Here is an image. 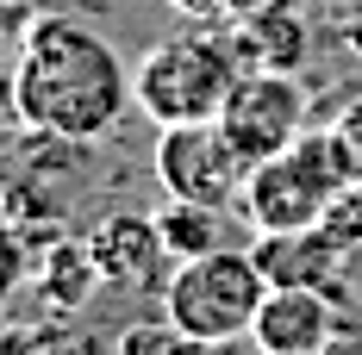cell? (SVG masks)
<instances>
[{
    "instance_id": "cell-13",
    "label": "cell",
    "mask_w": 362,
    "mask_h": 355,
    "mask_svg": "<svg viewBox=\"0 0 362 355\" xmlns=\"http://www.w3.org/2000/svg\"><path fill=\"white\" fill-rule=\"evenodd\" d=\"M200 349H206V343H194L169 312H163V318H138V324L119 330V355H200Z\"/></svg>"
},
{
    "instance_id": "cell-18",
    "label": "cell",
    "mask_w": 362,
    "mask_h": 355,
    "mask_svg": "<svg viewBox=\"0 0 362 355\" xmlns=\"http://www.w3.org/2000/svg\"><path fill=\"white\" fill-rule=\"evenodd\" d=\"M0 200H6V193H0Z\"/></svg>"
},
{
    "instance_id": "cell-12",
    "label": "cell",
    "mask_w": 362,
    "mask_h": 355,
    "mask_svg": "<svg viewBox=\"0 0 362 355\" xmlns=\"http://www.w3.org/2000/svg\"><path fill=\"white\" fill-rule=\"evenodd\" d=\"M94 255H88V237H57L50 255H44V299L57 312H75L88 293H94Z\"/></svg>"
},
{
    "instance_id": "cell-9",
    "label": "cell",
    "mask_w": 362,
    "mask_h": 355,
    "mask_svg": "<svg viewBox=\"0 0 362 355\" xmlns=\"http://www.w3.org/2000/svg\"><path fill=\"white\" fill-rule=\"evenodd\" d=\"M88 255H94L107 287H169L163 268L175 262L163 231H156V218H144V212H107L88 231Z\"/></svg>"
},
{
    "instance_id": "cell-14",
    "label": "cell",
    "mask_w": 362,
    "mask_h": 355,
    "mask_svg": "<svg viewBox=\"0 0 362 355\" xmlns=\"http://www.w3.org/2000/svg\"><path fill=\"white\" fill-rule=\"evenodd\" d=\"M319 231H325V237H337L344 249H362V181H344V187L331 193Z\"/></svg>"
},
{
    "instance_id": "cell-3",
    "label": "cell",
    "mask_w": 362,
    "mask_h": 355,
    "mask_svg": "<svg viewBox=\"0 0 362 355\" xmlns=\"http://www.w3.org/2000/svg\"><path fill=\"white\" fill-rule=\"evenodd\" d=\"M269 299V275L250 249H213V255H194L175 262V275L163 287V312L206 349H225L238 337H250L256 312Z\"/></svg>"
},
{
    "instance_id": "cell-4",
    "label": "cell",
    "mask_w": 362,
    "mask_h": 355,
    "mask_svg": "<svg viewBox=\"0 0 362 355\" xmlns=\"http://www.w3.org/2000/svg\"><path fill=\"white\" fill-rule=\"evenodd\" d=\"M344 181H350V169L337 156V138L331 131H300L281 156L256 162L244 175L238 206L250 218V231H313Z\"/></svg>"
},
{
    "instance_id": "cell-10",
    "label": "cell",
    "mask_w": 362,
    "mask_h": 355,
    "mask_svg": "<svg viewBox=\"0 0 362 355\" xmlns=\"http://www.w3.org/2000/svg\"><path fill=\"white\" fill-rule=\"evenodd\" d=\"M238 56H244V69H293L306 56V19L293 13L288 0H269V6L244 13Z\"/></svg>"
},
{
    "instance_id": "cell-1",
    "label": "cell",
    "mask_w": 362,
    "mask_h": 355,
    "mask_svg": "<svg viewBox=\"0 0 362 355\" xmlns=\"http://www.w3.org/2000/svg\"><path fill=\"white\" fill-rule=\"evenodd\" d=\"M13 75H19V100H25V131H50L69 143L107 138L138 107L132 69L119 63V50L63 13H37Z\"/></svg>"
},
{
    "instance_id": "cell-2",
    "label": "cell",
    "mask_w": 362,
    "mask_h": 355,
    "mask_svg": "<svg viewBox=\"0 0 362 355\" xmlns=\"http://www.w3.org/2000/svg\"><path fill=\"white\" fill-rule=\"evenodd\" d=\"M238 75H244L238 44L213 32H175L132 69V94L150 125H194V119H218Z\"/></svg>"
},
{
    "instance_id": "cell-8",
    "label": "cell",
    "mask_w": 362,
    "mask_h": 355,
    "mask_svg": "<svg viewBox=\"0 0 362 355\" xmlns=\"http://www.w3.org/2000/svg\"><path fill=\"white\" fill-rule=\"evenodd\" d=\"M331 337H337V299L319 287H269L250 324V343L262 355H325Z\"/></svg>"
},
{
    "instance_id": "cell-7",
    "label": "cell",
    "mask_w": 362,
    "mask_h": 355,
    "mask_svg": "<svg viewBox=\"0 0 362 355\" xmlns=\"http://www.w3.org/2000/svg\"><path fill=\"white\" fill-rule=\"evenodd\" d=\"M250 255L262 262L269 287H319L337 306L350 299V249L325 237L319 224L313 231H256Z\"/></svg>"
},
{
    "instance_id": "cell-6",
    "label": "cell",
    "mask_w": 362,
    "mask_h": 355,
    "mask_svg": "<svg viewBox=\"0 0 362 355\" xmlns=\"http://www.w3.org/2000/svg\"><path fill=\"white\" fill-rule=\"evenodd\" d=\"M218 125L238 143V156L256 169L306 131V88L293 81V69H244L218 107Z\"/></svg>"
},
{
    "instance_id": "cell-15",
    "label": "cell",
    "mask_w": 362,
    "mask_h": 355,
    "mask_svg": "<svg viewBox=\"0 0 362 355\" xmlns=\"http://www.w3.org/2000/svg\"><path fill=\"white\" fill-rule=\"evenodd\" d=\"M331 138H337V156H344V169H350V181H362V100L337 125H331Z\"/></svg>"
},
{
    "instance_id": "cell-17",
    "label": "cell",
    "mask_w": 362,
    "mask_h": 355,
    "mask_svg": "<svg viewBox=\"0 0 362 355\" xmlns=\"http://www.w3.org/2000/svg\"><path fill=\"white\" fill-rule=\"evenodd\" d=\"M181 13H218V6H238V0H175Z\"/></svg>"
},
{
    "instance_id": "cell-11",
    "label": "cell",
    "mask_w": 362,
    "mask_h": 355,
    "mask_svg": "<svg viewBox=\"0 0 362 355\" xmlns=\"http://www.w3.org/2000/svg\"><path fill=\"white\" fill-rule=\"evenodd\" d=\"M156 231H163V243L175 262H194V255H213L225 249V212L218 206H194V200H169L163 212H156Z\"/></svg>"
},
{
    "instance_id": "cell-5",
    "label": "cell",
    "mask_w": 362,
    "mask_h": 355,
    "mask_svg": "<svg viewBox=\"0 0 362 355\" xmlns=\"http://www.w3.org/2000/svg\"><path fill=\"white\" fill-rule=\"evenodd\" d=\"M244 175L250 162L238 156V143L225 138L218 119H194V125H163L156 138V181L169 200H194V206H238L244 200Z\"/></svg>"
},
{
    "instance_id": "cell-16",
    "label": "cell",
    "mask_w": 362,
    "mask_h": 355,
    "mask_svg": "<svg viewBox=\"0 0 362 355\" xmlns=\"http://www.w3.org/2000/svg\"><path fill=\"white\" fill-rule=\"evenodd\" d=\"M25 131V100H19V75L13 63H0V138H19Z\"/></svg>"
}]
</instances>
